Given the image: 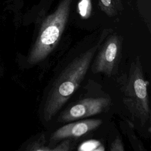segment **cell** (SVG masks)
Instances as JSON below:
<instances>
[{
	"label": "cell",
	"mask_w": 151,
	"mask_h": 151,
	"mask_svg": "<svg viewBox=\"0 0 151 151\" xmlns=\"http://www.w3.org/2000/svg\"><path fill=\"white\" fill-rule=\"evenodd\" d=\"M101 41L74 58L58 75L46 97L43 118L51 120L66 103L84 78Z\"/></svg>",
	"instance_id": "6da1fadb"
},
{
	"label": "cell",
	"mask_w": 151,
	"mask_h": 151,
	"mask_svg": "<svg viewBox=\"0 0 151 151\" xmlns=\"http://www.w3.org/2000/svg\"><path fill=\"white\" fill-rule=\"evenodd\" d=\"M148 82L145 80L140 58L131 64L128 77L123 87V103L132 117L142 126L150 119V110L147 93Z\"/></svg>",
	"instance_id": "7a4b0ae2"
},
{
	"label": "cell",
	"mask_w": 151,
	"mask_h": 151,
	"mask_svg": "<svg viewBox=\"0 0 151 151\" xmlns=\"http://www.w3.org/2000/svg\"><path fill=\"white\" fill-rule=\"evenodd\" d=\"M68 9L67 5L61 6L43 23L28 57L30 64L42 61L57 46L67 23Z\"/></svg>",
	"instance_id": "3957f363"
},
{
	"label": "cell",
	"mask_w": 151,
	"mask_h": 151,
	"mask_svg": "<svg viewBox=\"0 0 151 151\" xmlns=\"http://www.w3.org/2000/svg\"><path fill=\"white\" fill-rule=\"evenodd\" d=\"M110 104L111 100L107 97L86 98L61 112L58 121L65 123L96 115L108 109Z\"/></svg>",
	"instance_id": "277c9868"
},
{
	"label": "cell",
	"mask_w": 151,
	"mask_h": 151,
	"mask_svg": "<svg viewBox=\"0 0 151 151\" xmlns=\"http://www.w3.org/2000/svg\"><path fill=\"white\" fill-rule=\"evenodd\" d=\"M122 46V38L115 35L109 37L101 45H100L99 52L91 65L93 72L103 73L110 77L118 62Z\"/></svg>",
	"instance_id": "5b68a950"
},
{
	"label": "cell",
	"mask_w": 151,
	"mask_h": 151,
	"mask_svg": "<svg viewBox=\"0 0 151 151\" xmlns=\"http://www.w3.org/2000/svg\"><path fill=\"white\" fill-rule=\"evenodd\" d=\"M102 123L100 119H87L67 124L55 130L51 136L49 146L61 140L73 139L83 136L99 127Z\"/></svg>",
	"instance_id": "8992f818"
},
{
	"label": "cell",
	"mask_w": 151,
	"mask_h": 151,
	"mask_svg": "<svg viewBox=\"0 0 151 151\" xmlns=\"http://www.w3.org/2000/svg\"><path fill=\"white\" fill-rule=\"evenodd\" d=\"M77 149L81 151H99L104 150V147L99 141L89 140L83 142Z\"/></svg>",
	"instance_id": "52a82bcc"
},
{
	"label": "cell",
	"mask_w": 151,
	"mask_h": 151,
	"mask_svg": "<svg viewBox=\"0 0 151 151\" xmlns=\"http://www.w3.org/2000/svg\"><path fill=\"white\" fill-rule=\"evenodd\" d=\"M74 143L70 139H64L62 142L54 148H51L52 151H67L73 149Z\"/></svg>",
	"instance_id": "ba28073f"
},
{
	"label": "cell",
	"mask_w": 151,
	"mask_h": 151,
	"mask_svg": "<svg viewBox=\"0 0 151 151\" xmlns=\"http://www.w3.org/2000/svg\"><path fill=\"white\" fill-rule=\"evenodd\" d=\"M80 14L81 17H87L90 11V0H81L78 4Z\"/></svg>",
	"instance_id": "9c48e42d"
},
{
	"label": "cell",
	"mask_w": 151,
	"mask_h": 151,
	"mask_svg": "<svg viewBox=\"0 0 151 151\" xmlns=\"http://www.w3.org/2000/svg\"><path fill=\"white\" fill-rule=\"evenodd\" d=\"M44 136H43L42 137L40 138L38 141H37L34 145L32 146V148L30 150H42V151H49L51 150V148L45 146V140H44Z\"/></svg>",
	"instance_id": "30bf717a"
},
{
	"label": "cell",
	"mask_w": 151,
	"mask_h": 151,
	"mask_svg": "<svg viewBox=\"0 0 151 151\" xmlns=\"http://www.w3.org/2000/svg\"><path fill=\"white\" fill-rule=\"evenodd\" d=\"M110 150L111 151H123L124 150V146L121 139L117 137L111 143Z\"/></svg>",
	"instance_id": "8fae6325"
},
{
	"label": "cell",
	"mask_w": 151,
	"mask_h": 151,
	"mask_svg": "<svg viewBox=\"0 0 151 151\" xmlns=\"http://www.w3.org/2000/svg\"><path fill=\"white\" fill-rule=\"evenodd\" d=\"M103 4L106 6H109L111 4V0H101Z\"/></svg>",
	"instance_id": "7c38bea8"
}]
</instances>
